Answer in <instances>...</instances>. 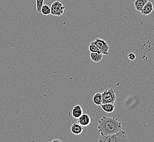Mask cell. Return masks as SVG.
<instances>
[{"label": "cell", "instance_id": "6da1fadb", "mask_svg": "<svg viewBox=\"0 0 154 142\" xmlns=\"http://www.w3.org/2000/svg\"><path fill=\"white\" fill-rule=\"evenodd\" d=\"M98 123V132L101 136L114 135L122 130V124L116 117L103 116Z\"/></svg>", "mask_w": 154, "mask_h": 142}, {"label": "cell", "instance_id": "4fadbf2b", "mask_svg": "<svg viewBox=\"0 0 154 142\" xmlns=\"http://www.w3.org/2000/svg\"><path fill=\"white\" fill-rule=\"evenodd\" d=\"M93 102L97 105H100L102 104V93H97L93 97Z\"/></svg>", "mask_w": 154, "mask_h": 142}, {"label": "cell", "instance_id": "9c48e42d", "mask_svg": "<svg viewBox=\"0 0 154 142\" xmlns=\"http://www.w3.org/2000/svg\"><path fill=\"white\" fill-rule=\"evenodd\" d=\"M70 130L72 133L75 135H79L82 133L83 127L79 123H72L70 126Z\"/></svg>", "mask_w": 154, "mask_h": 142}, {"label": "cell", "instance_id": "e0dca14e", "mask_svg": "<svg viewBox=\"0 0 154 142\" xmlns=\"http://www.w3.org/2000/svg\"><path fill=\"white\" fill-rule=\"evenodd\" d=\"M128 58L130 59V60L133 61L136 59V55L134 53H130L128 55Z\"/></svg>", "mask_w": 154, "mask_h": 142}, {"label": "cell", "instance_id": "8992f818", "mask_svg": "<svg viewBox=\"0 0 154 142\" xmlns=\"http://www.w3.org/2000/svg\"><path fill=\"white\" fill-rule=\"evenodd\" d=\"M77 123L82 126H88L91 123V118L88 115L83 114L80 117L77 119Z\"/></svg>", "mask_w": 154, "mask_h": 142}, {"label": "cell", "instance_id": "7c38bea8", "mask_svg": "<svg viewBox=\"0 0 154 142\" xmlns=\"http://www.w3.org/2000/svg\"><path fill=\"white\" fill-rule=\"evenodd\" d=\"M103 110L104 111L108 113H111L114 111L115 109V105L114 104H111V103H105V104H102L101 105Z\"/></svg>", "mask_w": 154, "mask_h": 142}, {"label": "cell", "instance_id": "30bf717a", "mask_svg": "<svg viewBox=\"0 0 154 142\" xmlns=\"http://www.w3.org/2000/svg\"><path fill=\"white\" fill-rule=\"evenodd\" d=\"M149 0H135L134 3V6L135 9L140 12L142 10L143 7L144 6L146 3L148 2Z\"/></svg>", "mask_w": 154, "mask_h": 142}, {"label": "cell", "instance_id": "277c9868", "mask_svg": "<svg viewBox=\"0 0 154 142\" xmlns=\"http://www.w3.org/2000/svg\"><path fill=\"white\" fill-rule=\"evenodd\" d=\"M51 14L53 16H62L65 10V6L59 1L53 2L51 6Z\"/></svg>", "mask_w": 154, "mask_h": 142}, {"label": "cell", "instance_id": "ba28073f", "mask_svg": "<svg viewBox=\"0 0 154 142\" xmlns=\"http://www.w3.org/2000/svg\"><path fill=\"white\" fill-rule=\"evenodd\" d=\"M83 109L82 107L79 105L74 106L71 111V115L75 119H78L83 114Z\"/></svg>", "mask_w": 154, "mask_h": 142}, {"label": "cell", "instance_id": "52a82bcc", "mask_svg": "<svg viewBox=\"0 0 154 142\" xmlns=\"http://www.w3.org/2000/svg\"><path fill=\"white\" fill-rule=\"evenodd\" d=\"M154 10V6L150 1H148L143 7L142 10L140 11V14L143 16H148Z\"/></svg>", "mask_w": 154, "mask_h": 142}, {"label": "cell", "instance_id": "9a60e30c", "mask_svg": "<svg viewBox=\"0 0 154 142\" xmlns=\"http://www.w3.org/2000/svg\"><path fill=\"white\" fill-rule=\"evenodd\" d=\"M41 13H42L44 16H48L51 14V8L48 5L43 4L41 10Z\"/></svg>", "mask_w": 154, "mask_h": 142}, {"label": "cell", "instance_id": "7a4b0ae2", "mask_svg": "<svg viewBox=\"0 0 154 142\" xmlns=\"http://www.w3.org/2000/svg\"><path fill=\"white\" fill-rule=\"evenodd\" d=\"M98 142H128V138L125 131H121L117 133L99 137Z\"/></svg>", "mask_w": 154, "mask_h": 142}, {"label": "cell", "instance_id": "2e32d148", "mask_svg": "<svg viewBox=\"0 0 154 142\" xmlns=\"http://www.w3.org/2000/svg\"><path fill=\"white\" fill-rule=\"evenodd\" d=\"M45 0H36V11L38 13H41V10L44 4Z\"/></svg>", "mask_w": 154, "mask_h": 142}, {"label": "cell", "instance_id": "ac0fdd59", "mask_svg": "<svg viewBox=\"0 0 154 142\" xmlns=\"http://www.w3.org/2000/svg\"><path fill=\"white\" fill-rule=\"evenodd\" d=\"M51 142H62L60 140H59V139H54V140H53Z\"/></svg>", "mask_w": 154, "mask_h": 142}, {"label": "cell", "instance_id": "5bb4252c", "mask_svg": "<svg viewBox=\"0 0 154 142\" xmlns=\"http://www.w3.org/2000/svg\"><path fill=\"white\" fill-rule=\"evenodd\" d=\"M88 49H89V52L91 53H100V51L99 49L98 48L97 46L94 43V41L91 42L89 44Z\"/></svg>", "mask_w": 154, "mask_h": 142}, {"label": "cell", "instance_id": "8fae6325", "mask_svg": "<svg viewBox=\"0 0 154 142\" xmlns=\"http://www.w3.org/2000/svg\"><path fill=\"white\" fill-rule=\"evenodd\" d=\"M103 57V55L102 53H91L90 54V58L93 62H97L101 61Z\"/></svg>", "mask_w": 154, "mask_h": 142}, {"label": "cell", "instance_id": "5b68a950", "mask_svg": "<svg viewBox=\"0 0 154 142\" xmlns=\"http://www.w3.org/2000/svg\"><path fill=\"white\" fill-rule=\"evenodd\" d=\"M94 42L97 46L98 48L99 49L100 51V53L103 55H107L109 54V51L110 50V47L108 45V43L104 40L102 38H97L94 40Z\"/></svg>", "mask_w": 154, "mask_h": 142}, {"label": "cell", "instance_id": "3957f363", "mask_svg": "<svg viewBox=\"0 0 154 142\" xmlns=\"http://www.w3.org/2000/svg\"><path fill=\"white\" fill-rule=\"evenodd\" d=\"M102 104L111 103L114 104L116 99V91L113 87L105 89L102 93Z\"/></svg>", "mask_w": 154, "mask_h": 142}]
</instances>
